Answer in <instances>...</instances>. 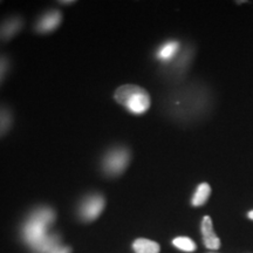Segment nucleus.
<instances>
[{
  "mask_svg": "<svg viewBox=\"0 0 253 253\" xmlns=\"http://www.w3.org/2000/svg\"><path fill=\"white\" fill-rule=\"evenodd\" d=\"M54 210L47 207L37 208L23 225L21 233L24 242L30 245L31 249L36 248L49 235L48 227L54 223Z\"/></svg>",
  "mask_w": 253,
  "mask_h": 253,
  "instance_id": "f257e3e1",
  "label": "nucleus"
},
{
  "mask_svg": "<svg viewBox=\"0 0 253 253\" xmlns=\"http://www.w3.org/2000/svg\"><path fill=\"white\" fill-rule=\"evenodd\" d=\"M115 100L136 115L144 114L150 107V96L143 88L135 84H126L116 89Z\"/></svg>",
  "mask_w": 253,
  "mask_h": 253,
  "instance_id": "f03ea898",
  "label": "nucleus"
},
{
  "mask_svg": "<svg viewBox=\"0 0 253 253\" xmlns=\"http://www.w3.org/2000/svg\"><path fill=\"white\" fill-rule=\"evenodd\" d=\"M130 161V153L125 147H115L104 155L102 170L106 175L115 177L121 175L126 169Z\"/></svg>",
  "mask_w": 253,
  "mask_h": 253,
  "instance_id": "7ed1b4c3",
  "label": "nucleus"
},
{
  "mask_svg": "<svg viewBox=\"0 0 253 253\" xmlns=\"http://www.w3.org/2000/svg\"><path fill=\"white\" fill-rule=\"evenodd\" d=\"M104 208V198L100 194H91L82 199L79 207V216L82 220H95L102 213Z\"/></svg>",
  "mask_w": 253,
  "mask_h": 253,
  "instance_id": "20e7f679",
  "label": "nucleus"
},
{
  "mask_svg": "<svg viewBox=\"0 0 253 253\" xmlns=\"http://www.w3.org/2000/svg\"><path fill=\"white\" fill-rule=\"evenodd\" d=\"M62 15L59 11L52 9V11L46 12L39 18V20L37 21L36 25V31L39 32L41 34L49 33V32L54 31L56 27L61 24Z\"/></svg>",
  "mask_w": 253,
  "mask_h": 253,
  "instance_id": "39448f33",
  "label": "nucleus"
},
{
  "mask_svg": "<svg viewBox=\"0 0 253 253\" xmlns=\"http://www.w3.org/2000/svg\"><path fill=\"white\" fill-rule=\"evenodd\" d=\"M24 21L19 15H11L6 18L0 25V40L8 41L14 38L23 28Z\"/></svg>",
  "mask_w": 253,
  "mask_h": 253,
  "instance_id": "423d86ee",
  "label": "nucleus"
},
{
  "mask_svg": "<svg viewBox=\"0 0 253 253\" xmlns=\"http://www.w3.org/2000/svg\"><path fill=\"white\" fill-rule=\"evenodd\" d=\"M202 235H203L204 245L209 250H218L220 248V239L214 233L211 217L205 216L202 220Z\"/></svg>",
  "mask_w": 253,
  "mask_h": 253,
  "instance_id": "0eeeda50",
  "label": "nucleus"
},
{
  "mask_svg": "<svg viewBox=\"0 0 253 253\" xmlns=\"http://www.w3.org/2000/svg\"><path fill=\"white\" fill-rule=\"evenodd\" d=\"M132 250L135 253H160V244L150 239L138 238L132 243Z\"/></svg>",
  "mask_w": 253,
  "mask_h": 253,
  "instance_id": "6e6552de",
  "label": "nucleus"
},
{
  "mask_svg": "<svg viewBox=\"0 0 253 253\" xmlns=\"http://www.w3.org/2000/svg\"><path fill=\"white\" fill-rule=\"evenodd\" d=\"M60 238L58 235H48L46 237L39 245H37L36 248L32 249L33 253H52L55 249L59 248Z\"/></svg>",
  "mask_w": 253,
  "mask_h": 253,
  "instance_id": "1a4fd4ad",
  "label": "nucleus"
},
{
  "mask_svg": "<svg viewBox=\"0 0 253 253\" xmlns=\"http://www.w3.org/2000/svg\"><path fill=\"white\" fill-rule=\"evenodd\" d=\"M179 48V43L177 41H168L163 43L157 50V58L161 61H170L173 59V56L177 54Z\"/></svg>",
  "mask_w": 253,
  "mask_h": 253,
  "instance_id": "9d476101",
  "label": "nucleus"
},
{
  "mask_svg": "<svg viewBox=\"0 0 253 253\" xmlns=\"http://www.w3.org/2000/svg\"><path fill=\"white\" fill-rule=\"evenodd\" d=\"M211 195V188L208 183H201L196 190L194 197H192L191 203L194 207H202L208 202Z\"/></svg>",
  "mask_w": 253,
  "mask_h": 253,
  "instance_id": "9b49d317",
  "label": "nucleus"
},
{
  "mask_svg": "<svg viewBox=\"0 0 253 253\" xmlns=\"http://www.w3.org/2000/svg\"><path fill=\"white\" fill-rule=\"evenodd\" d=\"M12 114L6 107L0 106V137L4 136L12 126Z\"/></svg>",
  "mask_w": 253,
  "mask_h": 253,
  "instance_id": "f8f14e48",
  "label": "nucleus"
},
{
  "mask_svg": "<svg viewBox=\"0 0 253 253\" xmlns=\"http://www.w3.org/2000/svg\"><path fill=\"white\" fill-rule=\"evenodd\" d=\"M172 245L184 252H194L197 249L196 243L189 237H177L172 240Z\"/></svg>",
  "mask_w": 253,
  "mask_h": 253,
  "instance_id": "ddd939ff",
  "label": "nucleus"
},
{
  "mask_svg": "<svg viewBox=\"0 0 253 253\" xmlns=\"http://www.w3.org/2000/svg\"><path fill=\"white\" fill-rule=\"evenodd\" d=\"M9 71V60L5 55H0V84L5 80Z\"/></svg>",
  "mask_w": 253,
  "mask_h": 253,
  "instance_id": "4468645a",
  "label": "nucleus"
},
{
  "mask_svg": "<svg viewBox=\"0 0 253 253\" xmlns=\"http://www.w3.org/2000/svg\"><path fill=\"white\" fill-rule=\"evenodd\" d=\"M52 253H72V250L71 248H67V246H63V248L59 246V248L55 249Z\"/></svg>",
  "mask_w": 253,
  "mask_h": 253,
  "instance_id": "2eb2a0df",
  "label": "nucleus"
},
{
  "mask_svg": "<svg viewBox=\"0 0 253 253\" xmlns=\"http://www.w3.org/2000/svg\"><path fill=\"white\" fill-rule=\"evenodd\" d=\"M248 217H249L251 220H253V210L250 211V212L248 213Z\"/></svg>",
  "mask_w": 253,
  "mask_h": 253,
  "instance_id": "dca6fc26",
  "label": "nucleus"
},
{
  "mask_svg": "<svg viewBox=\"0 0 253 253\" xmlns=\"http://www.w3.org/2000/svg\"><path fill=\"white\" fill-rule=\"evenodd\" d=\"M74 1H60V4H73Z\"/></svg>",
  "mask_w": 253,
  "mask_h": 253,
  "instance_id": "f3484780",
  "label": "nucleus"
}]
</instances>
